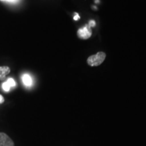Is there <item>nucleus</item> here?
<instances>
[{"label": "nucleus", "mask_w": 146, "mask_h": 146, "mask_svg": "<svg viewBox=\"0 0 146 146\" xmlns=\"http://www.w3.org/2000/svg\"><path fill=\"white\" fill-rule=\"evenodd\" d=\"M2 1H5V0H2ZM6 1H7V0H6Z\"/></svg>", "instance_id": "9b49d317"}, {"label": "nucleus", "mask_w": 146, "mask_h": 146, "mask_svg": "<svg viewBox=\"0 0 146 146\" xmlns=\"http://www.w3.org/2000/svg\"><path fill=\"white\" fill-rule=\"evenodd\" d=\"M6 82L8 83V85H10V87H14L16 85L15 81L12 78H9Z\"/></svg>", "instance_id": "423d86ee"}, {"label": "nucleus", "mask_w": 146, "mask_h": 146, "mask_svg": "<svg viewBox=\"0 0 146 146\" xmlns=\"http://www.w3.org/2000/svg\"><path fill=\"white\" fill-rule=\"evenodd\" d=\"M78 36H79L81 39H87L91 37V35H92V31H91V27L89 25H85L83 28L80 29L77 32Z\"/></svg>", "instance_id": "f03ea898"}, {"label": "nucleus", "mask_w": 146, "mask_h": 146, "mask_svg": "<svg viewBox=\"0 0 146 146\" xmlns=\"http://www.w3.org/2000/svg\"><path fill=\"white\" fill-rule=\"evenodd\" d=\"M0 146H14V143L8 135L0 133Z\"/></svg>", "instance_id": "7ed1b4c3"}, {"label": "nucleus", "mask_w": 146, "mask_h": 146, "mask_svg": "<svg viewBox=\"0 0 146 146\" xmlns=\"http://www.w3.org/2000/svg\"><path fill=\"white\" fill-rule=\"evenodd\" d=\"M22 80H23V83L24 85L26 87H31L33 85V79L29 74H25L23 75L22 77Z\"/></svg>", "instance_id": "39448f33"}, {"label": "nucleus", "mask_w": 146, "mask_h": 146, "mask_svg": "<svg viewBox=\"0 0 146 146\" xmlns=\"http://www.w3.org/2000/svg\"><path fill=\"white\" fill-rule=\"evenodd\" d=\"M3 102H4V98L1 95H0V104H3Z\"/></svg>", "instance_id": "9d476101"}, {"label": "nucleus", "mask_w": 146, "mask_h": 146, "mask_svg": "<svg viewBox=\"0 0 146 146\" xmlns=\"http://www.w3.org/2000/svg\"><path fill=\"white\" fill-rule=\"evenodd\" d=\"M79 18H80V16H79V15H78V14L75 13V16H74V21H78V20L79 19Z\"/></svg>", "instance_id": "1a4fd4ad"}, {"label": "nucleus", "mask_w": 146, "mask_h": 146, "mask_svg": "<svg viewBox=\"0 0 146 146\" xmlns=\"http://www.w3.org/2000/svg\"><path fill=\"white\" fill-rule=\"evenodd\" d=\"M106 57V55L104 52H98L96 55L89 56L87 60V62L91 66H98L104 62Z\"/></svg>", "instance_id": "f257e3e1"}, {"label": "nucleus", "mask_w": 146, "mask_h": 146, "mask_svg": "<svg viewBox=\"0 0 146 146\" xmlns=\"http://www.w3.org/2000/svg\"><path fill=\"white\" fill-rule=\"evenodd\" d=\"M10 68L7 66H0V81H3L5 77L10 74Z\"/></svg>", "instance_id": "20e7f679"}, {"label": "nucleus", "mask_w": 146, "mask_h": 146, "mask_svg": "<svg viewBox=\"0 0 146 146\" xmlns=\"http://www.w3.org/2000/svg\"><path fill=\"white\" fill-rule=\"evenodd\" d=\"M2 88L5 91L8 92V91H10L11 87H10V85H8V83H7V82H4V83H3L2 84Z\"/></svg>", "instance_id": "0eeeda50"}, {"label": "nucleus", "mask_w": 146, "mask_h": 146, "mask_svg": "<svg viewBox=\"0 0 146 146\" xmlns=\"http://www.w3.org/2000/svg\"><path fill=\"white\" fill-rule=\"evenodd\" d=\"M89 26H90L91 27H95V25H96V22H95L94 21H89Z\"/></svg>", "instance_id": "6e6552de"}]
</instances>
